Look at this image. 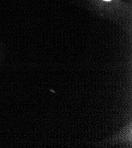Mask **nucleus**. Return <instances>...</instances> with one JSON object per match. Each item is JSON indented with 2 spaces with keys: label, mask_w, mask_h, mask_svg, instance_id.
Here are the masks:
<instances>
[{
  "label": "nucleus",
  "mask_w": 132,
  "mask_h": 148,
  "mask_svg": "<svg viewBox=\"0 0 132 148\" xmlns=\"http://www.w3.org/2000/svg\"><path fill=\"white\" fill-rule=\"evenodd\" d=\"M104 1H111V0H104Z\"/></svg>",
  "instance_id": "1"
}]
</instances>
